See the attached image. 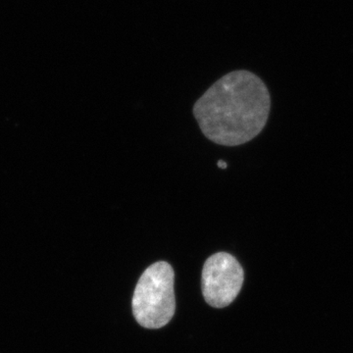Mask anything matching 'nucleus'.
Segmentation results:
<instances>
[{
  "label": "nucleus",
  "mask_w": 353,
  "mask_h": 353,
  "mask_svg": "<svg viewBox=\"0 0 353 353\" xmlns=\"http://www.w3.org/2000/svg\"><path fill=\"white\" fill-rule=\"evenodd\" d=\"M271 97L259 76L238 70L219 79L194 104L204 136L220 145H243L259 136L268 121Z\"/></svg>",
  "instance_id": "1"
},
{
  "label": "nucleus",
  "mask_w": 353,
  "mask_h": 353,
  "mask_svg": "<svg viewBox=\"0 0 353 353\" xmlns=\"http://www.w3.org/2000/svg\"><path fill=\"white\" fill-rule=\"evenodd\" d=\"M243 280L245 273L236 257L227 252L215 253L202 269V294L212 307H227L240 294Z\"/></svg>",
  "instance_id": "3"
},
{
  "label": "nucleus",
  "mask_w": 353,
  "mask_h": 353,
  "mask_svg": "<svg viewBox=\"0 0 353 353\" xmlns=\"http://www.w3.org/2000/svg\"><path fill=\"white\" fill-rule=\"evenodd\" d=\"M217 165L220 169H226L228 167V164L226 163V162L223 161V160H219V161H218Z\"/></svg>",
  "instance_id": "4"
},
{
  "label": "nucleus",
  "mask_w": 353,
  "mask_h": 353,
  "mask_svg": "<svg viewBox=\"0 0 353 353\" xmlns=\"http://www.w3.org/2000/svg\"><path fill=\"white\" fill-rule=\"evenodd\" d=\"M174 274L165 261L150 265L139 278L132 296V313L146 329H160L171 321L176 310Z\"/></svg>",
  "instance_id": "2"
}]
</instances>
